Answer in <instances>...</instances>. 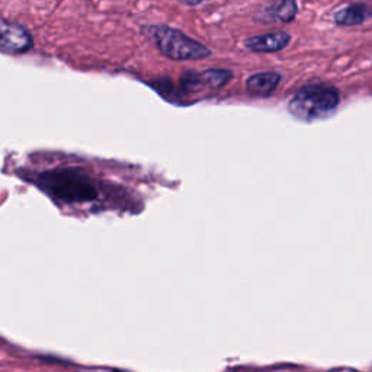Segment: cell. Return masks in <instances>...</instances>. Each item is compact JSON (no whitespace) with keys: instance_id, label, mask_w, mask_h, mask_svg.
Here are the masks:
<instances>
[{"instance_id":"3957f363","label":"cell","mask_w":372,"mask_h":372,"mask_svg":"<svg viewBox=\"0 0 372 372\" xmlns=\"http://www.w3.org/2000/svg\"><path fill=\"white\" fill-rule=\"evenodd\" d=\"M144 32L156 49L170 60H204L212 54L204 44L167 25H147Z\"/></svg>"},{"instance_id":"5b68a950","label":"cell","mask_w":372,"mask_h":372,"mask_svg":"<svg viewBox=\"0 0 372 372\" xmlns=\"http://www.w3.org/2000/svg\"><path fill=\"white\" fill-rule=\"evenodd\" d=\"M290 41L291 35L287 31H275L246 38L245 49L253 53H276L286 49Z\"/></svg>"},{"instance_id":"ba28073f","label":"cell","mask_w":372,"mask_h":372,"mask_svg":"<svg viewBox=\"0 0 372 372\" xmlns=\"http://www.w3.org/2000/svg\"><path fill=\"white\" fill-rule=\"evenodd\" d=\"M297 13H298V5L295 2H276L262 11L260 15H257V19L264 22L275 20L287 24V22L294 20Z\"/></svg>"},{"instance_id":"7a4b0ae2","label":"cell","mask_w":372,"mask_h":372,"mask_svg":"<svg viewBox=\"0 0 372 372\" xmlns=\"http://www.w3.org/2000/svg\"><path fill=\"white\" fill-rule=\"evenodd\" d=\"M38 185L53 198L64 203H84L96 198L94 182L76 169H54L38 177Z\"/></svg>"},{"instance_id":"6da1fadb","label":"cell","mask_w":372,"mask_h":372,"mask_svg":"<svg viewBox=\"0 0 372 372\" xmlns=\"http://www.w3.org/2000/svg\"><path fill=\"white\" fill-rule=\"evenodd\" d=\"M340 103L335 86L314 83L301 87L288 103L290 114L302 122H314L332 117Z\"/></svg>"},{"instance_id":"30bf717a","label":"cell","mask_w":372,"mask_h":372,"mask_svg":"<svg viewBox=\"0 0 372 372\" xmlns=\"http://www.w3.org/2000/svg\"><path fill=\"white\" fill-rule=\"evenodd\" d=\"M113 372H122V371H118V369H114Z\"/></svg>"},{"instance_id":"277c9868","label":"cell","mask_w":372,"mask_h":372,"mask_svg":"<svg viewBox=\"0 0 372 372\" xmlns=\"http://www.w3.org/2000/svg\"><path fill=\"white\" fill-rule=\"evenodd\" d=\"M34 46L31 32L16 22L0 19V51L6 54H24Z\"/></svg>"},{"instance_id":"9c48e42d","label":"cell","mask_w":372,"mask_h":372,"mask_svg":"<svg viewBox=\"0 0 372 372\" xmlns=\"http://www.w3.org/2000/svg\"><path fill=\"white\" fill-rule=\"evenodd\" d=\"M369 18V9L365 5H347L335 12V24L342 27H358Z\"/></svg>"},{"instance_id":"52a82bcc","label":"cell","mask_w":372,"mask_h":372,"mask_svg":"<svg viewBox=\"0 0 372 372\" xmlns=\"http://www.w3.org/2000/svg\"><path fill=\"white\" fill-rule=\"evenodd\" d=\"M281 83V76L275 72H264L252 75L246 82V91L250 96L268 98Z\"/></svg>"},{"instance_id":"8992f818","label":"cell","mask_w":372,"mask_h":372,"mask_svg":"<svg viewBox=\"0 0 372 372\" xmlns=\"http://www.w3.org/2000/svg\"><path fill=\"white\" fill-rule=\"evenodd\" d=\"M184 83L188 89L195 87H210V89H222L231 79L233 73L226 69H208L203 73L184 75Z\"/></svg>"}]
</instances>
